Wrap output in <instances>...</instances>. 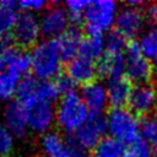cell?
<instances>
[{
    "instance_id": "obj_38",
    "label": "cell",
    "mask_w": 157,
    "mask_h": 157,
    "mask_svg": "<svg viewBox=\"0 0 157 157\" xmlns=\"http://www.w3.org/2000/svg\"><path fill=\"white\" fill-rule=\"evenodd\" d=\"M37 157H45V156H43V155H42V156H37Z\"/></svg>"
},
{
    "instance_id": "obj_11",
    "label": "cell",
    "mask_w": 157,
    "mask_h": 157,
    "mask_svg": "<svg viewBox=\"0 0 157 157\" xmlns=\"http://www.w3.org/2000/svg\"><path fill=\"white\" fill-rule=\"evenodd\" d=\"M157 104V88L150 83L135 85L132 87L128 108L136 115L145 118L155 109Z\"/></svg>"
},
{
    "instance_id": "obj_2",
    "label": "cell",
    "mask_w": 157,
    "mask_h": 157,
    "mask_svg": "<svg viewBox=\"0 0 157 157\" xmlns=\"http://www.w3.org/2000/svg\"><path fill=\"white\" fill-rule=\"evenodd\" d=\"M90 110L85 105L80 92L71 91L63 94L55 107L56 125L67 134H75L87 120Z\"/></svg>"
},
{
    "instance_id": "obj_28",
    "label": "cell",
    "mask_w": 157,
    "mask_h": 157,
    "mask_svg": "<svg viewBox=\"0 0 157 157\" xmlns=\"http://www.w3.org/2000/svg\"><path fill=\"white\" fill-rule=\"evenodd\" d=\"M128 39L120 34L117 29H112L109 33L104 36V45H105V53H112V54H124L126 45H128Z\"/></svg>"
},
{
    "instance_id": "obj_25",
    "label": "cell",
    "mask_w": 157,
    "mask_h": 157,
    "mask_svg": "<svg viewBox=\"0 0 157 157\" xmlns=\"http://www.w3.org/2000/svg\"><path fill=\"white\" fill-rule=\"evenodd\" d=\"M140 139L150 147H157V117L147 115L140 119Z\"/></svg>"
},
{
    "instance_id": "obj_16",
    "label": "cell",
    "mask_w": 157,
    "mask_h": 157,
    "mask_svg": "<svg viewBox=\"0 0 157 157\" xmlns=\"http://www.w3.org/2000/svg\"><path fill=\"white\" fill-rule=\"evenodd\" d=\"M83 39L82 32L77 26H70L58 39H55L63 61L70 63L78 56Z\"/></svg>"
},
{
    "instance_id": "obj_32",
    "label": "cell",
    "mask_w": 157,
    "mask_h": 157,
    "mask_svg": "<svg viewBox=\"0 0 157 157\" xmlns=\"http://www.w3.org/2000/svg\"><path fill=\"white\" fill-rule=\"evenodd\" d=\"M17 7L21 12L36 15L37 12H43L48 7V4L44 0H22L17 2Z\"/></svg>"
},
{
    "instance_id": "obj_19",
    "label": "cell",
    "mask_w": 157,
    "mask_h": 157,
    "mask_svg": "<svg viewBox=\"0 0 157 157\" xmlns=\"http://www.w3.org/2000/svg\"><path fill=\"white\" fill-rule=\"evenodd\" d=\"M6 70L11 71L20 78L28 75L31 71V55L22 48L13 47L5 56Z\"/></svg>"
},
{
    "instance_id": "obj_20",
    "label": "cell",
    "mask_w": 157,
    "mask_h": 157,
    "mask_svg": "<svg viewBox=\"0 0 157 157\" xmlns=\"http://www.w3.org/2000/svg\"><path fill=\"white\" fill-rule=\"evenodd\" d=\"M18 15L17 2L11 0L0 1V39L11 38Z\"/></svg>"
},
{
    "instance_id": "obj_22",
    "label": "cell",
    "mask_w": 157,
    "mask_h": 157,
    "mask_svg": "<svg viewBox=\"0 0 157 157\" xmlns=\"http://www.w3.org/2000/svg\"><path fill=\"white\" fill-rule=\"evenodd\" d=\"M126 145L117 139L105 135L91 151L92 157H123Z\"/></svg>"
},
{
    "instance_id": "obj_6",
    "label": "cell",
    "mask_w": 157,
    "mask_h": 157,
    "mask_svg": "<svg viewBox=\"0 0 157 157\" xmlns=\"http://www.w3.org/2000/svg\"><path fill=\"white\" fill-rule=\"evenodd\" d=\"M107 119L103 113H90L86 123L71 135L70 140L86 152L92 151L105 136Z\"/></svg>"
},
{
    "instance_id": "obj_9",
    "label": "cell",
    "mask_w": 157,
    "mask_h": 157,
    "mask_svg": "<svg viewBox=\"0 0 157 157\" xmlns=\"http://www.w3.org/2000/svg\"><path fill=\"white\" fill-rule=\"evenodd\" d=\"M26 107L28 130L34 134L44 135L52 131L55 121V107L52 103L34 101Z\"/></svg>"
},
{
    "instance_id": "obj_34",
    "label": "cell",
    "mask_w": 157,
    "mask_h": 157,
    "mask_svg": "<svg viewBox=\"0 0 157 157\" xmlns=\"http://www.w3.org/2000/svg\"><path fill=\"white\" fill-rule=\"evenodd\" d=\"M145 20L150 22L153 27H157V4L147 5V7L144 10Z\"/></svg>"
},
{
    "instance_id": "obj_37",
    "label": "cell",
    "mask_w": 157,
    "mask_h": 157,
    "mask_svg": "<svg viewBox=\"0 0 157 157\" xmlns=\"http://www.w3.org/2000/svg\"><path fill=\"white\" fill-rule=\"evenodd\" d=\"M152 157H157V147H155L152 150Z\"/></svg>"
},
{
    "instance_id": "obj_35",
    "label": "cell",
    "mask_w": 157,
    "mask_h": 157,
    "mask_svg": "<svg viewBox=\"0 0 157 157\" xmlns=\"http://www.w3.org/2000/svg\"><path fill=\"white\" fill-rule=\"evenodd\" d=\"M151 63H152V74H153V77L157 80V56Z\"/></svg>"
},
{
    "instance_id": "obj_21",
    "label": "cell",
    "mask_w": 157,
    "mask_h": 157,
    "mask_svg": "<svg viewBox=\"0 0 157 157\" xmlns=\"http://www.w3.org/2000/svg\"><path fill=\"white\" fill-rule=\"evenodd\" d=\"M105 53L104 36H87L80 48V56L97 63Z\"/></svg>"
},
{
    "instance_id": "obj_24",
    "label": "cell",
    "mask_w": 157,
    "mask_h": 157,
    "mask_svg": "<svg viewBox=\"0 0 157 157\" xmlns=\"http://www.w3.org/2000/svg\"><path fill=\"white\" fill-rule=\"evenodd\" d=\"M20 77L9 70L0 72V102H11L17 93Z\"/></svg>"
},
{
    "instance_id": "obj_3",
    "label": "cell",
    "mask_w": 157,
    "mask_h": 157,
    "mask_svg": "<svg viewBox=\"0 0 157 157\" xmlns=\"http://www.w3.org/2000/svg\"><path fill=\"white\" fill-rule=\"evenodd\" d=\"M118 11V5L113 0L90 1L82 21L87 36H104L109 33L115 25Z\"/></svg>"
},
{
    "instance_id": "obj_17",
    "label": "cell",
    "mask_w": 157,
    "mask_h": 157,
    "mask_svg": "<svg viewBox=\"0 0 157 157\" xmlns=\"http://www.w3.org/2000/svg\"><path fill=\"white\" fill-rule=\"evenodd\" d=\"M131 82L125 77H117L108 80L105 83L107 96H108V105L110 108H123L129 103V98L132 91Z\"/></svg>"
},
{
    "instance_id": "obj_1",
    "label": "cell",
    "mask_w": 157,
    "mask_h": 157,
    "mask_svg": "<svg viewBox=\"0 0 157 157\" xmlns=\"http://www.w3.org/2000/svg\"><path fill=\"white\" fill-rule=\"evenodd\" d=\"M29 55L31 72L38 80L54 81L61 75L63 59L55 39H40Z\"/></svg>"
},
{
    "instance_id": "obj_27",
    "label": "cell",
    "mask_w": 157,
    "mask_h": 157,
    "mask_svg": "<svg viewBox=\"0 0 157 157\" xmlns=\"http://www.w3.org/2000/svg\"><path fill=\"white\" fill-rule=\"evenodd\" d=\"M88 4L90 1H85V0H69L64 4V9L69 16L71 26H77L80 22L83 21L85 11Z\"/></svg>"
},
{
    "instance_id": "obj_12",
    "label": "cell",
    "mask_w": 157,
    "mask_h": 157,
    "mask_svg": "<svg viewBox=\"0 0 157 157\" xmlns=\"http://www.w3.org/2000/svg\"><path fill=\"white\" fill-rule=\"evenodd\" d=\"M145 21L142 9L124 6L118 11L114 27L128 40H132L141 33Z\"/></svg>"
},
{
    "instance_id": "obj_30",
    "label": "cell",
    "mask_w": 157,
    "mask_h": 157,
    "mask_svg": "<svg viewBox=\"0 0 157 157\" xmlns=\"http://www.w3.org/2000/svg\"><path fill=\"white\" fill-rule=\"evenodd\" d=\"M123 157H152V151L142 139H137L125 147Z\"/></svg>"
},
{
    "instance_id": "obj_23",
    "label": "cell",
    "mask_w": 157,
    "mask_h": 157,
    "mask_svg": "<svg viewBox=\"0 0 157 157\" xmlns=\"http://www.w3.org/2000/svg\"><path fill=\"white\" fill-rule=\"evenodd\" d=\"M39 80L33 75H27L22 77L18 82L17 87V101L23 105H27L34 101H37V90H38Z\"/></svg>"
},
{
    "instance_id": "obj_26",
    "label": "cell",
    "mask_w": 157,
    "mask_h": 157,
    "mask_svg": "<svg viewBox=\"0 0 157 157\" xmlns=\"http://www.w3.org/2000/svg\"><path fill=\"white\" fill-rule=\"evenodd\" d=\"M142 54L148 59L153 60L157 56V27H151L144 32L139 39Z\"/></svg>"
},
{
    "instance_id": "obj_36",
    "label": "cell",
    "mask_w": 157,
    "mask_h": 157,
    "mask_svg": "<svg viewBox=\"0 0 157 157\" xmlns=\"http://www.w3.org/2000/svg\"><path fill=\"white\" fill-rule=\"evenodd\" d=\"M4 70H6V60H5V56L0 54V72Z\"/></svg>"
},
{
    "instance_id": "obj_33",
    "label": "cell",
    "mask_w": 157,
    "mask_h": 157,
    "mask_svg": "<svg viewBox=\"0 0 157 157\" xmlns=\"http://www.w3.org/2000/svg\"><path fill=\"white\" fill-rule=\"evenodd\" d=\"M55 83H56V87L60 92V94H66L71 91H75L74 87H75V83L71 81V78L67 76V75H60L58 78L54 80Z\"/></svg>"
},
{
    "instance_id": "obj_4",
    "label": "cell",
    "mask_w": 157,
    "mask_h": 157,
    "mask_svg": "<svg viewBox=\"0 0 157 157\" xmlns=\"http://www.w3.org/2000/svg\"><path fill=\"white\" fill-rule=\"evenodd\" d=\"M107 132L124 145L140 139V119L128 107L110 108L105 115Z\"/></svg>"
},
{
    "instance_id": "obj_7",
    "label": "cell",
    "mask_w": 157,
    "mask_h": 157,
    "mask_svg": "<svg viewBox=\"0 0 157 157\" xmlns=\"http://www.w3.org/2000/svg\"><path fill=\"white\" fill-rule=\"evenodd\" d=\"M42 31L39 17L33 13L20 12L16 25L13 27L11 38L18 45V48H33L40 40Z\"/></svg>"
},
{
    "instance_id": "obj_5",
    "label": "cell",
    "mask_w": 157,
    "mask_h": 157,
    "mask_svg": "<svg viewBox=\"0 0 157 157\" xmlns=\"http://www.w3.org/2000/svg\"><path fill=\"white\" fill-rule=\"evenodd\" d=\"M125 71L124 76L135 85L148 83L152 74V63L142 54L139 40H129L124 52Z\"/></svg>"
},
{
    "instance_id": "obj_10",
    "label": "cell",
    "mask_w": 157,
    "mask_h": 157,
    "mask_svg": "<svg viewBox=\"0 0 157 157\" xmlns=\"http://www.w3.org/2000/svg\"><path fill=\"white\" fill-rule=\"evenodd\" d=\"M42 36L45 39H58L71 25L64 6L59 4L49 5L39 17Z\"/></svg>"
},
{
    "instance_id": "obj_15",
    "label": "cell",
    "mask_w": 157,
    "mask_h": 157,
    "mask_svg": "<svg viewBox=\"0 0 157 157\" xmlns=\"http://www.w3.org/2000/svg\"><path fill=\"white\" fill-rule=\"evenodd\" d=\"M66 75L71 78L75 85L85 86L94 81L97 74V63L88 60L83 56H76L74 60L67 63Z\"/></svg>"
},
{
    "instance_id": "obj_13",
    "label": "cell",
    "mask_w": 157,
    "mask_h": 157,
    "mask_svg": "<svg viewBox=\"0 0 157 157\" xmlns=\"http://www.w3.org/2000/svg\"><path fill=\"white\" fill-rule=\"evenodd\" d=\"M1 123L16 137H23L28 131L26 107L18 101L9 102L1 112Z\"/></svg>"
},
{
    "instance_id": "obj_31",
    "label": "cell",
    "mask_w": 157,
    "mask_h": 157,
    "mask_svg": "<svg viewBox=\"0 0 157 157\" xmlns=\"http://www.w3.org/2000/svg\"><path fill=\"white\" fill-rule=\"evenodd\" d=\"M15 146V136L0 121V157H9Z\"/></svg>"
},
{
    "instance_id": "obj_29",
    "label": "cell",
    "mask_w": 157,
    "mask_h": 157,
    "mask_svg": "<svg viewBox=\"0 0 157 157\" xmlns=\"http://www.w3.org/2000/svg\"><path fill=\"white\" fill-rule=\"evenodd\" d=\"M61 97L55 81H44L39 80L38 82V90H37V101L47 102V103H54L55 101Z\"/></svg>"
},
{
    "instance_id": "obj_8",
    "label": "cell",
    "mask_w": 157,
    "mask_h": 157,
    "mask_svg": "<svg viewBox=\"0 0 157 157\" xmlns=\"http://www.w3.org/2000/svg\"><path fill=\"white\" fill-rule=\"evenodd\" d=\"M40 148L45 157H86L87 152L74 144L70 139H64L58 131H49L40 137Z\"/></svg>"
},
{
    "instance_id": "obj_14",
    "label": "cell",
    "mask_w": 157,
    "mask_h": 157,
    "mask_svg": "<svg viewBox=\"0 0 157 157\" xmlns=\"http://www.w3.org/2000/svg\"><path fill=\"white\" fill-rule=\"evenodd\" d=\"M80 96L90 113H103L104 108L108 105L105 85L97 80L82 86Z\"/></svg>"
},
{
    "instance_id": "obj_39",
    "label": "cell",
    "mask_w": 157,
    "mask_h": 157,
    "mask_svg": "<svg viewBox=\"0 0 157 157\" xmlns=\"http://www.w3.org/2000/svg\"><path fill=\"white\" fill-rule=\"evenodd\" d=\"M0 103H1V102H0ZM0 112H1V104H0Z\"/></svg>"
},
{
    "instance_id": "obj_18",
    "label": "cell",
    "mask_w": 157,
    "mask_h": 157,
    "mask_svg": "<svg viewBox=\"0 0 157 157\" xmlns=\"http://www.w3.org/2000/svg\"><path fill=\"white\" fill-rule=\"evenodd\" d=\"M125 71V58L124 54L104 53L103 56L97 61V74L108 80L124 76Z\"/></svg>"
}]
</instances>
